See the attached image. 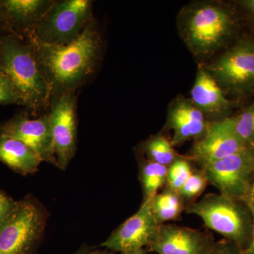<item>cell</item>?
<instances>
[{
    "mask_svg": "<svg viewBox=\"0 0 254 254\" xmlns=\"http://www.w3.org/2000/svg\"><path fill=\"white\" fill-rule=\"evenodd\" d=\"M120 254H145V251L143 249V250L133 251V252H123Z\"/></svg>",
    "mask_w": 254,
    "mask_h": 254,
    "instance_id": "cell-32",
    "label": "cell"
},
{
    "mask_svg": "<svg viewBox=\"0 0 254 254\" xmlns=\"http://www.w3.org/2000/svg\"><path fill=\"white\" fill-rule=\"evenodd\" d=\"M168 167L145 160L140 167L139 178L143 192V200L152 199L158 190L167 184Z\"/></svg>",
    "mask_w": 254,
    "mask_h": 254,
    "instance_id": "cell-19",
    "label": "cell"
},
{
    "mask_svg": "<svg viewBox=\"0 0 254 254\" xmlns=\"http://www.w3.org/2000/svg\"><path fill=\"white\" fill-rule=\"evenodd\" d=\"M1 33H3V32L2 30H1V23H0V34H1Z\"/></svg>",
    "mask_w": 254,
    "mask_h": 254,
    "instance_id": "cell-33",
    "label": "cell"
},
{
    "mask_svg": "<svg viewBox=\"0 0 254 254\" xmlns=\"http://www.w3.org/2000/svg\"><path fill=\"white\" fill-rule=\"evenodd\" d=\"M243 202H245L247 205L254 206V175L250 182V187H249L248 190H247V194L245 195Z\"/></svg>",
    "mask_w": 254,
    "mask_h": 254,
    "instance_id": "cell-27",
    "label": "cell"
},
{
    "mask_svg": "<svg viewBox=\"0 0 254 254\" xmlns=\"http://www.w3.org/2000/svg\"><path fill=\"white\" fill-rule=\"evenodd\" d=\"M151 200H143L138 211L118 227L100 246L114 253L133 252L149 247L161 225L153 213Z\"/></svg>",
    "mask_w": 254,
    "mask_h": 254,
    "instance_id": "cell-10",
    "label": "cell"
},
{
    "mask_svg": "<svg viewBox=\"0 0 254 254\" xmlns=\"http://www.w3.org/2000/svg\"><path fill=\"white\" fill-rule=\"evenodd\" d=\"M185 210L202 219L205 226L240 246L244 251L250 246L253 220L245 202L219 193H208L190 203Z\"/></svg>",
    "mask_w": 254,
    "mask_h": 254,
    "instance_id": "cell-4",
    "label": "cell"
},
{
    "mask_svg": "<svg viewBox=\"0 0 254 254\" xmlns=\"http://www.w3.org/2000/svg\"><path fill=\"white\" fill-rule=\"evenodd\" d=\"M250 208L251 213L252 215V220H253V233H252V239L251 241L250 246L247 247V250L244 251V254H254V206L251 205H247Z\"/></svg>",
    "mask_w": 254,
    "mask_h": 254,
    "instance_id": "cell-28",
    "label": "cell"
},
{
    "mask_svg": "<svg viewBox=\"0 0 254 254\" xmlns=\"http://www.w3.org/2000/svg\"><path fill=\"white\" fill-rule=\"evenodd\" d=\"M190 100L203 115L214 118L226 113L231 106L221 87L205 68H199L197 72Z\"/></svg>",
    "mask_w": 254,
    "mask_h": 254,
    "instance_id": "cell-16",
    "label": "cell"
},
{
    "mask_svg": "<svg viewBox=\"0 0 254 254\" xmlns=\"http://www.w3.org/2000/svg\"><path fill=\"white\" fill-rule=\"evenodd\" d=\"M180 37L197 58L212 56L227 44L236 19L228 8L216 1H197L182 8L177 18Z\"/></svg>",
    "mask_w": 254,
    "mask_h": 254,
    "instance_id": "cell-3",
    "label": "cell"
},
{
    "mask_svg": "<svg viewBox=\"0 0 254 254\" xmlns=\"http://www.w3.org/2000/svg\"><path fill=\"white\" fill-rule=\"evenodd\" d=\"M192 172L193 170L190 162L186 159L177 157L175 161L168 167L166 187L180 191L190 178Z\"/></svg>",
    "mask_w": 254,
    "mask_h": 254,
    "instance_id": "cell-22",
    "label": "cell"
},
{
    "mask_svg": "<svg viewBox=\"0 0 254 254\" xmlns=\"http://www.w3.org/2000/svg\"><path fill=\"white\" fill-rule=\"evenodd\" d=\"M0 162L16 173L28 175L38 171L43 161L22 141L0 134Z\"/></svg>",
    "mask_w": 254,
    "mask_h": 254,
    "instance_id": "cell-17",
    "label": "cell"
},
{
    "mask_svg": "<svg viewBox=\"0 0 254 254\" xmlns=\"http://www.w3.org/2000/svg\"><path fill=\"white\" fill-rule=\"evenodd\" d=\"M215 243L213 237L205 232L161 224L148 249L157 254H208Z\"/></svg>",
    "mask_w": 254,
    "mask_h": 254,
    "instance_id": "cell-12",
    "label": "cell"
},
{
    "mask_svg": "<svg viewBox=\"0 0 254 254\" xmlns=\"http://www.w3.org/2000/svg\"><path fill=\"white\" fill-rule=\"evenodd\" d=\"M91 252V248H89L88 246L84 245L81 247L74 254H89Z\"/></svg>",
    "mask_w": 254,
    "mask_h": 254,
    "instance_id": "cell-30",
    "label": "cell"
},
{
    "mask_svg": "<svg viewBox=\"0 0 254 254\" xmlns=\"http://www.w3.org/2000/svg\"><path fill=\"white\" fill-rule=\"evenodd\" d=\"M185 200L178 191L165 187V190L152 198L151 207L160 224L177 220L185 210Z\"/></svg>",
    "mask_w": 254,
    "mask_h": 254,
    "instance_id": "cell-18",
    "label": "cell"
},
{
    "mask_svg": "<svg viewBox=\"0 0 254 254\" xmlns=\"http://www.w3.org/2000/svg\"><path fill=\"white\" fill-rule=\"evenodd\" d=\"M46 213L31 196L17 202L0 224V254H33L46 227Z\"/></svg>",
    "mask_w": 254,
    "mask_h": 254,
    "instance_id": "cell-5",
    "label": "cell"
},
{
    "mask_svg": "<svg viewBox=\"0 0 254 254\" xmlns=\"http://www.w3.org/2000/svg\"><path fill=\"white\" fill-rule=\"evenodd\" d=\"M54 1L0 0V23L3 33L31 38L37 25Z\"/></svg>",
    "mask_w": 254,
    "mask_h": 254,
    "instance_id": "cell-13",
    "label": "cell"
},
{
    "mask_svg": "<svg viewBox=\"0 0 254 254\" xmlns=\"http://www.w3.org/2000/svg\"><path fill=\"white\" fill-rule=\"evenodd\" d=\"M74 91L52 95L49 114L57 167L64 170L74 157L77 145L76 98Z\"/></svg>",
    "mask_w": 254,
    "mask_h": 254,
    "instance_id": "cell-8",
    "label": "cell"
},
{
    "mask_svg": "<svg viewBox=\"0 0 254 254\" xmlns=\"http://www.w3.org/2000/svg\"><path fill=\"white\" fill-rule=\"evenodd\" d=\"M208 71L220 87L237 93L254 89V44L244 41L227 50Z\"/></svg>",
    "mask_w": 254,
    "mask_h": 254,
    "instance_id": "cell-9",
    "label": "cell"
},
{
    "mask_svg": "<svg viewBox=\"0 0 254 254\" xmlns=\"http://www.w3.org/2000/svg\"><path fill=\"white\" fill-rule=\"evenodd\" d=\"M143 150L148 160L165 166H170L177 158L171 141L165 136H153L143 145Z\"/></svg>",
    "mask_w": 254,
    "mask_h": 254,
    "instance_id": "cell-21",
    "label": "cell"
},
{
    "mask_svg": "<svg viewBox=\"0 0 254 254\" xmlns=\"http://www.w3.org/2000/svg\"><path fill=\"white\" fill-rule=\"evenodd\" d=\"M0 105H23L22 101L12 83L0 72Z\"/></svg>",
    "mask_w": 254,
    "mask_h": 254,
    "instance_id": "cell-24",
    "label": "cell"
},
{
    "mask_svg": "<svg viewBox=\"0 0 254 254\" xmlns=\"http://www.w3.org/2000/svg\"><path fill=\"white\" fill-rule=\"evenodd\" d=\"M92 11L89 0L54 1L28 39L53 46L67 45L93 20Z\"/></svg>",
    "mask_w": 254,
    "mask_h": 254,
    "instance_id": "cell-6",
    "label": "cell"
},
{
    "mask_svg": "<svg viewBox=\"0 0 254 254\" xmlns=\"http://www.w3.org/2000/svg\"><path fill=\"white\" fill-rule=\"evenodd\" d=\"M208 254H244V250L235 242L223 239L215 242Z\"/></svg>",
    "mask_w": 254,
    "mask_h": 254,
    "instance_id": "cell-25",
    "label": "cell"
},
{
    "mask_svg": "<svg viewBox=\"0 0 254 254\" xmlns=\"http://www.w3.org/2000/svg\"><path fill=\"white\" fill-rule=\"evenodd\" d=\"M17 202L0 190V224L13 211Z\"/></svg>",
    "mask_w": 254,
    "mask_h": 254,
    "instance_id": "cell-26",
    "label": "cell"
},
{
    "mask_svg": "<svg viewBox=\"0 0 254 254\" xmlns=\"http://www.w3.org/2000/svg\"><path fill=\"white\" fill-rule=\"evenodd\" d=\"M242 4L254 17V0H247V1H242Z\"/></svg>",
    "mask_w": 254,
    "mask_h": 254,
    "instance_id": "cell-29",
    "label": "cell"
},
{
    "mask_svg": "<svg viewBox=\"0 0 254 254\" xmlns=\"http://www.w3.org/2000/svg\"><path fill=\"white\" fill-rule=\"evenodd\" d=\"M247 148L234 134L224 119L208 124L203 138L193 145L190 156L201 166Z\"/></svg>",
    "mask_w": 254,
    "mask_h": 254,
    "instance_id": "cell-14",
    "label": "cell"
},
{
    "mask_svg": "<svg viewBox=\"0 0 254 254\" xmlns=\"http://www.w3.org/2000/svg\"><path fill=\"white\" fill-rule=\"evenodd\" d=\"M0 134L12 137L34 150L42 161L56 165L49 114L31 119L26 114L15 115L0 123Z\"/></svg>",
    "mask_w": 254,
    "mask_h": 254,
    "instance_id": "cell-11",
    "label": "cell"
},
{
    "mask_svg": "<svg viewBox=\"0 0 254 254\" xmlns=\"http://www.w3.org/2000/svg\"><path fill=\"white\" fill-rule=\"evenodd\" d=\"M29 40L52 95L75 92L94 72L103 50L101 34L93 19L67 45L53 46Z\"/></svg>",
    "mask_w": 254,
    "mask_h": 254,
    "instance_id": "cell-1",
    "label": "cell"
},
{
    "mask_svg": "<svg viewBox=\"0 0 254 254\" xmlns=\"http://www.w3.org/2000/svg\"><path fill=\"white\" fill-rule=\"evenodd\" d=\"M0 72L12 83L22 106L38 113L50 106L52 90L29 39L0 34Z\"/></svg>",
    "mask_w": 254,
    "mask_h": 254,
    "instance_id": "cell-2",
    "label": "cell"
},
{
    "mask_svg": "<svg viewBox=\"0 0 254 254\" xmlns=\"http://www.w3.org/2000/svg\"><path fill=\"white\" fill-rule=\"evenodd\" d=\"M200 167L220 194L243 201L254 175V149L247 148Z\"/></svg>",
    "mask_w": 254,
    "mask_h": 254,
    "instance_id": "cell-7",
    "label": "cell"
},
{
    "mask_svg": "<svg viewBox=\"0 0 254 254\" xmlns=\"http://www.w3.org/2000/svg\"><path fill=\"white\" fill-rule=\"evenodd\" d=\"M225 120L240 141L247 148L254 149V105L237 116Z\"/></svg>",
    "mask_w": 254,
    "mask_h": 254,
    "instance_id": "cell-20",
    "label": "cell"
},
{
    "mask_svg": "<svg viewBox=\"0 0 254 254\" xmlns=\"http://www.w3.org/2000/svg\"><path fill=\"white\" fill-rule=\"evenodd\" d=\"M89 254H115L114 252H110L109 250H96L90 252Z\"/></svg>",
    "mask_w": 254,
    "mask_h": 254,
    "instance_id": "cell-31",
    "label": "cell"
},
{
    "mask_svg": "<svg viewBox=\"0 0 254 254\" xmlns=\"http://www.w3.org/2000/svg\"><path fill=\"white\" fill-rule=\"evenodd\" d=\"M167 125L173 131L172 144L177 145L204 134L208 123L191 100L180 98L170 105Z\"/></svg>",
    "mask_w": 254,
    "mask_h": 254,
    "instance_id": "cell-15",
    "label": "cell"
},
{
    "mask_svg": "<svg viewBox=\"0 0 254 254\" xmlns=\"http://www.w3.org/2000/svg\"><path fill=\"white\" fill-rule=\"evenodd\" d=\"M208 184L206 177L201 170L192 172L190 178L182 187L179 193L185 201L193 202V200L204 191Z\"/></svg>",
    "mask_w": 254,
    "mask_h": 254,
    "instance_id": "cell-23",
    "label": "cell"
}]
</instances>
